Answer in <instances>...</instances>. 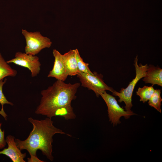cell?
Returning <instances> with one entry per match:
<instances>
[{
    "instance_id": "obj_13",
    "label": "cell",
    "mask_w": 162,
    "mask_h": 162,
    "mask_svg": "<svg viewBox=\"0 0 162 162\" xmlns=\"http://www.w3.org/2000/svg\"><path fill=\"white\" fill-rule=\"evenodd\" d=\"M17 74V71L5 61L0 53V81L7 76L15 77Z\"/></svg>"
},
{
    "instance_id": "obj_9",
    "label": "cell",
    "mask_w": 162,
    "mask_h": 162,
    "mask_svg": "<svg viewBox=\"0 0 162 162\" xmlns=\"http://www.w3.org/2000/svg\"><path fill=\"white\" fill-rule=\"evenodd\" d=\"M8 147L0 151V154L9 157L13 162H25L24 159L26 153H22L21 150L16 146L15 137L11 135L7 136L5 139Z\"/></svg>"
},
{
    "instance_id": "obj_11",
    "label": "cell",
    "mask_w": 162,
    "mask_h": 162,
    "mask_svg": "<svg viewBox=\"0 0 162 162\" xmlns=\"http://www.w3.org/2000/svg\"><path fill=\"white\" fill-rule=\"evenodd\" d=\"M142 80L146 83H151L152 86L157 84L162 87V69L159 67L150 64Z\"/></svg>"
},
{
    "instance_id": "obj_6",
    "label": "cell",
    "mask_w": 162,
    "mask_h": 162,
    "mask_svg": "<svg viewBox=\"0 0 162 162\" xmlns=\"http://www.w3.org/2000/svg\"><path fill=\"white\" fill-rule=\"evenodd\" d=\"M76 75L79 79L81 86L93 91L97 97L106 90L112 92L115 90L104 82L103 75L96 72H93V74L79 72Z\"/></svg>"
},
{
    "instance_id": "obj_16",
    "label": "cell",
    "mask_w": 162,
    "mask_h": 162,
    "mask_svg": "<svg viewBox=\"0 0 162 162\" xmlns=\"http://www.w3.org/2000/svg\"><path fill=\"white\" fill-rule=\"evenodd\" d=\"M161 90L159 89H155L154 91L149 99L148 104L160 113L161 112V106L162 99L160 96Z\"/></svg>"
},
{
    "instance_id": "obj_2",
    "label": "cell",
    "mask_w": 162,
    "mask_h": 162,
    "mask_svg": "<svg viewBox=\"0 0 162 162\" xmlns=\"http://www.w3.org/2000/svg\"><path fill=\"white\" fill-rule=\"evenodd\" d=\"M80 86L78 83H66L57 80L52 86L41 91L40 104L35 113L52 118L56 109L71 104L72 101L76 98V94Z\"/></svg>"
},
{
    "instance_id": "obj_10",
    "label": "cell",
    "mask_w": 162,
    "mask_h": 162,
    "mask_svg": "<svg viewBox=\"0 0 162 162\" xmlns=\"http://www.w3.org/2000/svg\"><path fill=\"white\" fill-rule=\"evenodd\" d=\"M78 49L70 50L62 55L64 63L68 76H74L79 72L77 67L76 54Z\"/></svg>"
},
{
    "instance_id": "obj_18",
    "label": "cell",
    "mask_w": 162,
    "mask_h": 162,
    "mask_svg": "<svg viewBox=\"0 0 162 162\" xmlns=\"http://www.w3.org/2000/svg\"><path fill=\"white\" fill-rule=\"evenodd\" d=\"M2 123H0V149L4 148L7 144L4 138V131H2L1 128Z\"/></svg>"
},
{
    "instance_id": "obj_7",
    "label": "cell",
    "mask_w": 162,
    "mask_h": 162,
    "mask_svg": "<svg viewBox=\"0 0 162 162\" xmlns=\"http://www.w3.org/2000/svg\"><path fill=\"white\" fill-rule=\"evenodd\" d=\"M8 63H13L27 68L31 72L32 77L37 76L40 70L41 63L39 57L20 52L15 53L14 57L6 61Z\"/></svg>"
},
{
    "instance_id": "obj_5",
    "label": "cell",
    "mask_w": 162,
    "mask_h": 162,
    "mask_svg": "<svg viewBox=\"0 0 162 162\" xmlns=\"http://www.w3.org/2000/svg\"><path fill=\"white\" fill-rule=\"evenodd\" d=\"M100 96L106 104L109 120L113 126L121 123L120 118L122 116L127 119L130 116L136 115L131 110L126 111L121 107L115 98L107 93L106 91L100 94Z\"/></svg>"
},
{
    "instance_id": "obj_1",
    "label": "cell",
    "mask_w": 162,
    "mask_h": 162,
    "mask_svg": "<svg viewBox=\"0 0 162 162\" xmlns=\"http://www.w3.org/2000/svg\"><path fill=\"white\" fill-rule=\"evenodd\" d=\"M28 120L33 125V129L25 140L15 139L17 147L21 150H26L30 156H37V151L40 150L47 159L52 161L54 159L52 154L53 136L57 134L70 136L71 135L56 127L51 118L47 117L39 120L29 117Z\"/></svg>"
},
{
    "instance_id": "obj_19",
    "label": "cell",
    "mask_w": 162,
    "mask_h": 162,
    "mask_svg": "<svg viewBox=\"0 0 162 162\" xmlns=\"http://www.w3.org/2000/svg\"><path fill=\"white\" fill-rule=\"evenodd\" d=\"M27 161L28 162H43L44 161L39 159L37 156H31L30 158H27Z\"/></svg>"
},
{
    "instance_id": "obj_17",
    "label": "cell",
    "mask_w": 162,
    "mask_h": 162,
    "mask_svg": "<svg viewBox=\"0 0 162 162\" xmlns=\"http://www.w3.org/2000/svg\"><path fill=\"white\" fill-rule=\"evenodd\" d=\"M78 69L79 72L85 73L93 74L89 68V64L84 62L82 58L81 57L78 50H77L76 54Z\"/></svg>"
},
{
    "instance_id": "obj_3",
    "label": "cell",
    "mask_w": 162,
    "mask_h": 162,
    "mask_svg": "<svg viewBox=\"0 0 162 162\" xmlns=\"http://www.w3.org/2000/svg\"><path fill=\"white\" fill-rule=\"evenodd\" d=\"M138 60V56L137 55L135 58L134 64L136 73L135 78L129 83L126 88H122L119 92L114 90L112 92L113 95L119 97L118 102H124L125 104L124 108L126 111L130 110L132 106V98L134 89L138 81L145 76L148 67L147 64L145 65L140 64L139 65Z\"/></svg>"
},
{
    "instance_id": "obj_8",
    "label": "cell",
    "mask_w": 162,
    "mask_h": 162,
    "mask_svg": "<svg viewBox=\"0 0 162 162\" xmlns=\"http://www.w3.org/2000/svg\"><path fill=\"white\" fill-rule=\"evenodd\" d=\"M54 61L53 68L49 72L48 77H53L57 80L64 81L68 76L62 54L58 51L53 50Z\"/></svg>"
},
{
    "instance_id": "obj_4",
    "label": "cell",
    "mask_w": 162,
    "mask_h": 162,
    "mask_svg": "<svg viewBox=\"0 0 162 162\" xmlns=\"http://www.w3.org/2000/svg\"><path fill=\"white\" fill-rule=\"evenodd\" d=\"M22 34L26 40L25 51L27 54L35 56L43 49L50 47L52 44L50 39L43 36L39 32H31L22 29Z\"/></svg>"
},
{
    "instance_id": "obj_12",
    "label": "cell",
    "mask_w": 162,
    "mask_h": 162,
    "mask_svg": "<svg viewBox=\"0 0 162 162\" xmlns=\"http://www.w3.org/2000/svg\"><path fill=\"white\" fill-rule=\"evenodd\" d=\"M57 116L62 117L66 120L73 119L76 117L71 104L65 105L56 109L52 114V117Z\"/></svg>"
},
{
    "instance_id": "obj_14",
    "label": "cell",
    "mask_w": 162,
    "mask_h": 162,
    "mask_svg": "<svg viewBox=\"0 0 162 162\" xmlns=\"http://www.w3.org/2000/svg\"><path fill=\"white\" fill-rule=\"evenodd\" d=\"M154 90L153 86H145L142 88H139L136 94L140 97V101L145 103L149 99Z\"/></svg>"
},
{
    "instance_id": "obj_15",
    "label": "cell",
    "mask_w": 162,
    "mask_h": 162,
    "mask_svg": "<svg viewBox=\"0 0 162 162\" xmlns=\"http://www.w3.org/2000/svg\"><path fill=\"white\" fill-rule=\"evenodd\" d=\"M7 80V79L5 78L4 80L2 79L0 81V114L6 120L7 119V115L4 110V105L8 104L12 106L14 105V104L8 101L7 100L3 92V87Z\"/></svg>"
}]
</instances>
